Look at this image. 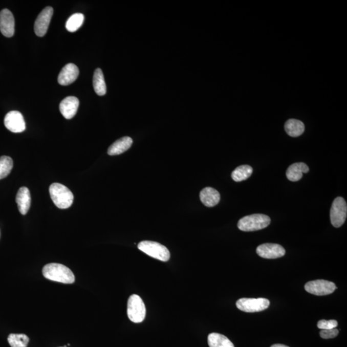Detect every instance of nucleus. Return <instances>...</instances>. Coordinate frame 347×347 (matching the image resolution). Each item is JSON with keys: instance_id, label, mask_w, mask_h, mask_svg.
<instances>
[{"instance_id": "f8f14e48", "label": "nucleus", "mask_w": 347, "mask_h": 347, "mask_svg": "<svg viewBox=\"0 0 347 347\" xmlns=\"http://www.w3.org/2000/svg\"><path fill=\"white\" fill-rule=\"evenodd\" d=\"M15 21L13 14L8 9L0 12V31L4 36L11 37L14 34Z\"/></svg>"}, {"instance_id": "2eb2a0df", "label": "nucleus", "mask_w": 347, "mask_h": 347, "mask_svg": "<svg viewBox=\"0 0 347 347\" xmlns=\"http://www.w3.org/2000/svg\"><path fill=\"white\" fill-rule=\"evenodd\" d=\"M16 200L19 212L22 215H26L31 204V196L29 188L25 187L20 188L17 193Z\"/></svg>"}, {"instance_id": "cd10ccee", "label": "nucleus", "mask_w": 347, "mask_h": 347, "mask_svg": "<svg viewBox=\"0 0 347 347\" xmlns=\"http://www.w3.org/2000/svg\"><path fill=\"white\" fill-rule=\"evenodd\" d=\"M271 347H289L288 346L285 345V344H273Z\"/></svg>"}, {"instance_id": "9b49d317", "label": "nucleus", "mask_w": 347, "mask_h": 347, "mask_svg": "<svg viewBox=\"0 0 347 347\" xmlns=\"http://www.w3.org/2000/svg\"><path fill=\"white\" fill-rule=\"evenodd\" d=\"M256 253L264 258L275 259L284 256L286 250L283 246L277 244L266 243L258 246Z\"/></svg>"}, {"instance_id": "b1692460", "label": "nucleus", "mask_w": 347, "mask_h": 347, "mask_svg": "<svg viewBox=\"0 0 347 347\" xmlns=\"http://www.w3.org/2000/svg\"><path fill=\"white\" fill-rule=\"evenodd\" d=\"M8 342L11 347H27L29 338L24 334H11Z\"/></svg>"}, {"instance_id": "f257e3e1", "label": "nucleus", "mask_w": 347, "mask_h": 347, "mask_svg": "<svg viewBox=\"0 0 347 347\" xmlns=\"http://www.w3.org/2000/svg\"><path fill=\"white\" fill-rule=\"evenodd\" d=\"M42 275L50 280L62 284H73L75 280L72 271L61 264L51 263L45 266Z\"/></svg>"}, {"instance_id": "7ed1b4c3", "label": "nucleus", "mask_w": 347, "mask_h": 347, "mask_svg": "<svg viewBox=\"0 0 347 347\" xmlns=\"http://www.w3.org/2000/svg\"><path fill=\"white\" fill-rule=\"evenodd\" d=\"M271 219L265 214H252L245 216L238 221L237 226L243 231H254L263 230L270 225Z\"/></svg>"}, {"instance_id": "20e7f679", "label": "nucleus", "mask_w": 347, "mask_h": 347, "mask_svg": "<svg viewBox=\"0 0 347 347\" xmlns=\"http://www.w3.org/2000/svg\"><path fill=\"white\" fill-rule=\"evenodd\" d=\"M138 248L147 255L163 262H167L170 257L168 249L165 246L154 241H142L138 244Z\"/></svg>"}, {"instance_id": "aec40b11", "label": "nucleus", "mask_w": 347, "mask_h": 347, "mask_svg": "<svg viewBox=\"0 0 347 347\" xmlns=\"http://www.w3.org/2000/svg\"><path fill=\"white\" fill-rule=\"evenodd\" d=\"M93 84H94L95 93L99 96H104L106 94V84H105L104 74L101 69L95 70L94 79H93Z\"/></svg>"}, {"instance_id": "6e6552de", "label": "nucleus", "mask_w": 347, "mask_h": 347, "mask_svg": "<svg viewBox=\"0 0 347 347\" xmlns=\"http://www.w3.org/2000/svg\"><path fill=\"white\" fill-rule=\"evenodd\" d=\"M307 292L316 296H325L334 293L336 289L335 284L326 280L308 281L305 285Z\"/></svg>"}, {"instance_id": "1a4fd4ad", "label": "nucleus", "mask_w": 347, "mask_h": 347, "mask_svg": "<svg viewBox=\"0 0 347 347\" xmlns=\"http://www.w3.org/2000/svg\"><path fill=\"white\" fill-rule=\"evenodd\" d=\"M4 124L7 129L12 133L24 132L26 129L24 116L17 111H12L7 113L5 117Z\"/></svg>"}, {"instance_id": "0eeeda50", "label": "nucleus", "mask_w": 347, "mask_h": 347, "mask_svg": "<svg viewBox=\"0 0 347 347\" xmlns=\"http://www.w3.org/2000/svg\"><path fill=\"white\" fill-rule=\"evenodd\" d=\"M270 300L266 298H241L236 302L240 310L246 313H256L266 310L270 306Z\"/></svg>"}, {"instance_id": "ddd939ff", "label": "nucleus", "mask_w": 347, "mask_h": 347, "mask_svg": "<svg viewBox=\"0 0 347 347\" xmlns=\"http://www.w3.org/2000/svg\"><path fill=\"white\" fill-rule=\"evenodd\" d=\"M79 70L76 65L69 63L62 68L58 76V82L61 85H68L75 82L79 76Z\"/></svg>"}, {"instance_id": "5701e85b", "label": "nucleus", "mask_w": 347, "mask_h": 347, "mask_svg": "<svg viewBox=\"0 0 347 347\" xmlns=\"http://www.w3.org/2000/svg\"><path fill=\"white\" fill-rule=\"evenodd\" d=\"M84 20V16L82 14L77 13L72 15L68 19L66 24L67 31L70 32L77 31L82 26Z\"/></svg>"}, {"instance_id": "f3484780", "label": "nucleus", "mask_w": 347, "mask_h": 347, "mask_svg": "<svg viewBox=\"0 0 347 347\" xmlns=\"http://www.w3.org/2000/svg\"><path fill=\"white\" fill-rule=\"evenodd\" d=\"M309 168L304 163H295L289 166L286 171V177L289 180L295 182L300 180L303 173H308Z\"/></svg>"}, {"instance_id": "39448f33", "label": "nucleus", "mask_w": 347, "mask_h": 347, "mask_svg": "<svg viewBox=\"0 0 347 347\" xmlns=\"http://www.w3.org/2000/svg\"><path fill=\"white\" fill-rule=\"evenodd\" d=\"M146 315V309L142 299L137 295L130 296L127 302V316L133 322H142Z\"/></svg>"}, {"instance_id": "a878e982", "label": "nucleus", "mask_w": 347, "mask_h": 347, "mask_svg": "<svg viewBox=\"0 0 347 347\" xmlns=\"http://www.w3.org/2000/svg\"><path fill=\"white\" fill-rule=\"evenodd\" d=\"M338 326V321L335 320L319 321L317 326L321 330H329V329H335Z\"/></svg>"}, {"instance_id": "dca6fc26", "label": "nucleus", "mask_w": 347, "mask_h": 347, "mask_svg": "<svg viewBox=\"0 0 347 347\" xmlns=\"http://www.w3.org/2000/svg\"><path fill=\"white\" fill-rule=\"evenodd\" d=\"M200 200L203 204L207 207H213L220 203L221 196L220 192L215 188L206 187L201 191Z\"/></svg>"}, {"instance_id": "c85d7f7f", "label": "nucleus", "mask_w": 347, "mask_h": 347, "mask_svg": "<svg viewBox=\"0 0 347 347\" xmlns=\"http://www.w3.org/2000/svg\"><path fill=\"white\" fill-rule=\"evenodd\" d=\"M62 347H67V346H62Z\"/></svg>"}, {"instance_id": "423d86ee", "label": "nucleus", "mask_w": 347, "mask_h": 347, "mask_svg": "<svg viewBox=\"0 0 347 347\" xmlns=\"http://www.w3.org/2000/svg\"><path fill=\"white\" fill-rule=\"evenodd\" d=\"M347 205L346 201L341 197H338L332 204L330 218L332 225L335 228L341 227L346 219Z\"/></svg>"}, {"instance_id": "6ab92c4d", "label": "nucleus", "mask_w": 347, "mask_h": 347, "mask_svg": "<svg viewBox=\"0 0 347 347\" xmlns=\"http://www.w3.org/2000/svg\"><path fill=\"white\" fill-rule=\"evenodd\" d=\"M285 130L291 137H298L303 134L305 131V125L300 120L289 119L286 122Z\"/></svg>"}, {"instance_id": "4be33fe9", "label": "nucleus", "mask_w": 347, "mask_h": 347, "mask_svg": "<svg viewBox=\"0 0 347 347\" xmlns=\"http://www.w3.org/2000/svg\"><path fill=\"white\" fill-rule=\"evenodd\" d=\"M252 173L253 168L251 166L248 165H241L236 168L231 173V178L235 182H241L247 180L251 177Z\"/></svg>"}, {"instance_id": "a211bd4d", "label": "nucleus", "mask_w": 347, "mask_h": 347, "mask_svg": "<svg viewBox=\"0 0 347 347\" xmlns=\"http://www.w3.org/2000/svg\"><path fill=\"white\" fill-rule=\"evenodd\" d=\"M133 144V140L129 137H125L116 141L109 147L107 154L110 156L122 154L129 149Z\"/></svg>"}, {"instance_id": "f03ea898", "label": "nucleus", "mask_w": 347, "mask_h": 347, "mask_svg": "<svg viewBox=\"0 0 347 347\" xmlns=\"http://www.w3.org/2000/svg\"><path fill=\"white\" fill-rule=\"evenodd\" d=\"M50 197L55 206L61 209L71 207L74 201V194L66 186L61 183H52L49 188Z\"/></svg>"}, {"instance_id": "9d476101", "label": "nucleus", "mask_w": 347, "mask_h": 347, "mask_svg": "<svg viewBox=\"0 0 347 347\" xmlns=\"http://www.w3.org/2000/svg\"><path fill=\"white\" fill-rule=\"evenodd\" d=\"M53 14H54V10L52 7H47L42 10L41 13L37 16L34 24L35 33L37 36L42 37L47 34Z\"/></svg>"}, {"instance_id": "393cba45", "label": "nucleus", "mask_w": 347, "mask_h": 347, "mask_svg": "<svg viewBox=\"0 0 347 347\" xmlns=\"http://www.w3.org/2000/svg\"><path fill=\"white\" fill-rule=\"evenodd\" d=\"M13 168V161L6 156L0 157V180L4 179L11 173Z\"/></svg>"}, {"instance_id": "4468645a", "label": "nucleus", "mask_w": 347, "mask_h": 347, "mask_svg": "<svg viewBox=\"0 0 347 347\" xmlns=\"http://www.w3.org/2000/svg\"><path fill=\"white\" fill-rule=\"evenodd\" d=\"M79 105V100L77 97H68L60 104V112L65 119H71L76 115Z\"/></svg>"}, {"instance_id": "bb28decb", "label": "nucleus", "mask_w": 347, "mask_h": 347, "mask_svg": "<svg viewBox=\"0 0 347 347\" xmlns=\"http://www.w3.org/2000/svg\"><path fill=\"white\" fill-rule=\"evenodd\" d=\"M339 331L336 329H329V330H321L320 333L321 338L323 339L334 338L338 335Z\"/></svg>"}, {"instance_id": "412c9836", "label": "nucleus", "mask_w": 347, "mask_h": 347, "mask_svg": "<svg viewBox=\"0 0 347 347\" xmlns=\"http://www.w3.org/2000/svg\"><path fill=\"white\" fill-rule=\"evenodd\" d=\"M210 347H235L227 337L219 333H211L208 336Z\"/></svg>"}]
</instances>
